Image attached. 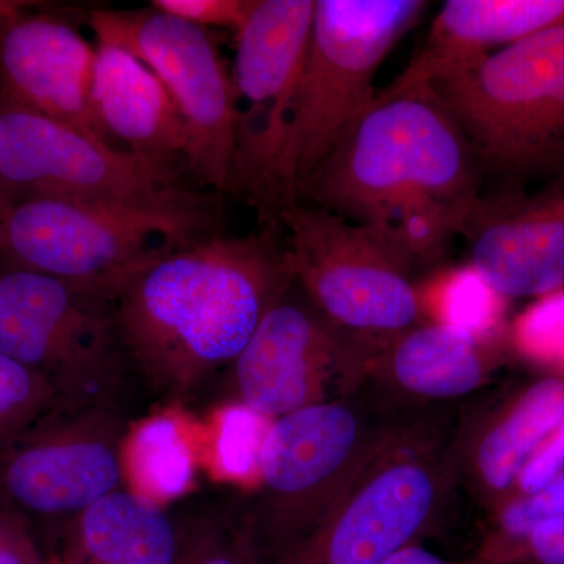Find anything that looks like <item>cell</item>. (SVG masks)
Segmentation results:
<instances>
[{
	"instance_id": "cell-1",
	"label": "cell",
	"mask_w": 564,
	"mask_h": 564,
	"mask_svg": "<svg viewBox=\"0 0 564 564\" xmlns=\"http://www.w3.org/2000/svg\"><path fill=\"white\" fill-rule=\"evenodd\" d=\"M280 231L207 237L144 263L115 288L118 340L152 391L187 400L236 361L292 284Z\"/></svg>"
},
{
	"instance_id": "cell-2",
	"label": "cell",
	"mask_w": 564,
	"mask_h": 564,
	"mask_svg": "<svg viewBox=\"0 0 564 564\" xmlns=\"http://www.w3.org/2000/svg\"><path fill=\"white\" fill-rule=\"evenodd\" d=\"M477 154L429 87L372 106L299 193L367 226L415 269L443 258L481 195Z\"/></svg>"
},
{
	"instance_id": "cell-3",
	"label": "cell",
	"mask_w": 564,
	"mask_h": 564,
	"mask_svg": "<svg viewBox=\"0 0 564 564\" xmlns=\"http://www.w3.org/2000/svg\"><path fill=\"white\" fill-rule=\"evenodd\" d=\"M218 193L185 184L121 202L0 204V269L29 270L111 295L133 270L217 236Z\"/></svg>"
},
{
	"instance_id": "cell-4",
	"label": "cell",
	"mask_w": 564,
	"mask_h": 564,
	"mask_svg": "<svg viewBox=\"0 0 564 564\" xmlns=\"http://www.w3.org/2000/svg\"><path fill=\"white\" fill-rule=\"evenodd\" d=\"M485 172L510 181L564 174V24L426 85Z\"/></svg>"
},
{
	"instance_id": "cell-5",
	"label": "cell",
	"mask_w": 564,
	"mask_h": 564,
	"mask_svg": "<svg viewBox=\"0 0 564 564\" xmlns=\"http://www.w3.org/2000/svg\"><path fill=\"white\" fill-rule=\"evenodd\" d=\"M423 0H315L284 180L296 203L307 180L375 101L389 52L421 20Z\"/></svg>"
},
{
	"instance_id": "cell-6",
	"label": "cell",
	"mask_w": 564,
	"mask_h": 564,
	"mask_svg": "<svg viewBox=\"0 0 564 564\" xmlns=\"http://www.w3.org/2000/svg\"><path fill=\"white\" fill-rule=\"evenodd\" d=\"M314 13L315 0H256L237 32L231 193L258 212L265 229H281V215L296 204L284 161Z\"/></svg>"
},
{
	"instance_id": "cell-7",
	"label": "cell",
	"mask_w": 564,
	"mask_h": 564,
	"mask_svg": "<svg viewBox=\"0 0 564 564\" xmlns=\"http://www.w3.org/2000/svg\"><path fill=\"white\" fill-rule=\"evenodd\" d=\"M393 433L345 399L274 419L259 452L261 491L247 510L263 564L325 518Z\"/></svg>"
},
{
	"instance_id": "cell-8",
	"label": "cell",
	"mask_w": 564,
	"mask_h": 564,
	"mask_svg": "<svg viewBox=\"0 0 564 564\" xmlns=\"http://www.w3.org/2000/svg\"><path fill=\"white\" fill-rule=\"evenodd\" d=\"M0 352L46 378L63 410L115 408L131 370L109 293L29 270H0Z\"/></svg>"
},
{
	"instance_id": "cell-9",
	"label": "cell",
	"mask_w": 564,
	"mask_h": 564,
	"mask_svg": "<svg viewBox=\"0 0 564 564\" xmlns=\"http://www.w3.org/2000/svg\"><path fill=\"white\" fill-rule=\"evenodd\" d=\"M281 229L293 281L334 325L381 343L415 326L413 265L380 234L306 203L281 215Z\"/></svg>"
},
{
	"instance_id": "cell-10",
	"label": "cell",
	"mask_w": 564,
	"mask_h": 564,
	"mask_svg": "<svg viewBox=\"0 0 564 564\" xmlns=\"http://www.w3.org/2000/svg\"><path fill=\"white\" fill-rule=\"evenodd\" d=\"M455 464L452 448H426L395 430L325 518L269 564L386 562L432 524Z\"/></svg>"
},
{
	"instance_id": "cell-11",
	"label": "cell",
	"mask_w": 564,
	"mask_h": 564,
	"mask_svg": "<svg viewBox=\"0 0 564 564\" xmlns=\"http://www.w3.org/2000/svg\"><path fill=\"white\" fill-rule=\"evenodd\" d=\"M98 43L135 55L162 82L185 131V166L203 187L231 193L236 109L231 70L206 29L152 9L91 10Z\"/></svg>"
},
{
	"instance_id": "cell-12",
	"label": "cell",
	"mask_w": 564,
	"mask_h": 564,
	"mask_svg": "<svg viewBox=\"0 0 564 564\" xmlns=\"http://www.w3.org/2000/svg\"><path fill=\"white\" fill-rule=\"evenodd\" d=\"M384 344L334 325L292 281L229 366L234 395L265 419L343 400Z\"/></svg>"
},
{
	"instance_id": "cell-13",
	"label": "cell",
	"mask_w": 564,
	"mask_h": 564,
	"mask_svg": "<svg viewBox=\"0 0 564 564\" xmlns=\"http://www.w3.org/2000/svg\"><path fill=\"white\" fill-rule=\"evenodd\" d=\"M184 170L110 147L63 122L0 101V204L31 198H141L184 184Z\"/></svg>"
},
{
	"instance_id": "cell-14",
	"label": "cell",
	"mask_w": 564,
	"mask_h": 564,
	"mask_svg": "<svg viewBox=\"0 0 564 564\" xmlns=\"http://www.w3.org/2000/svg\"><path fill=\"white\" fill-rule=\"evenodd\" d=\"M128 436L115 408L55 411L0 451V497L29 513L79 516L120 491Z\"/></svg>"
},
{
	"instance_id": "cell-15",
	"label": "cell",
	"mask_w": 564,
	"mask_h": 564,
	"mask_svg": "<svg viewBox=\"0 0 564 564\" xmlns=\"http://www.w3.org/2000/svg\"><path fill=\"white\" fill-rule=\"evenodd\" d=\"M470 265L502 299H543L564 288V174L536 192L510 185L480 195L462 234Z\"/></svg>"
},
{
	"instance_id": "cell-16",
	"label": "cell",
	"mask_w": 564,
	"mask_h": 564,
	"mask_svg": "<svg viewBox=\"0 0 564 564\" xmlns=\"http://www.w3.org/2000/svg\"><path fill=\"white\" fill-rule=\"evenodd\" d=\"M95 54L96 47L65 18L7 2L0 10V101L110 144L90 106Z\"/></svg>"
},
{
	"instance_id": "cell-17",
	"label": "cell",
	"mask_w": 564,
	"mask_h": 564,
	"mask_svg": "<svg viewBox=\"0 0 564 564\" xmlns=\"http://www.w3.org/2000/svg\"><path fill=\"white\" fill-rule=\"evenodd\" d=\"M564 24V0H447L410 65L375 98L426 87L452 70Z\"/></svg>"
},
{
	"instance_id": "cell-18",
	"label": "cell",
	"mask_w": 564,
	"mask_h": 564,
	"mask_svg": "<svg viewBox=\"0 0 564 564\" xmlns=\"http://www.w3.org/2000/svg\"><path fill=\"white\" fill-rule=\"evenodd\" d=\"M90 106L111 147L121 143L140 158L185 166L184 124L172 98L159 77L124 47L96 46Z\"/></svg>"
},
{
	"instance_id": "cell-19",
	"label": "cell",
	"mask_w": 564,
	"mask_h": 564,
	"mask_svg": "<svg viewBox=\"0 0 564 564\" xmlns=\"http://www.w3.org/2000/svg\"><path fill=\"white\" fill-rule=\"evenodd\" d=\"M564 422V377L527 386L481 426L467 447V473L488 505L502 507L534 452Z\"/></svg>"
},
{
	"instance_id": "cell-20",
	"label": "cell",
	"mask_w": 564,
	"mask_h": 564,
	"mask_svg": "<svg viewBox=\"0 0 564 564\" xmlns=\"http://www.w3.org/2000/svg\"><path fill=\"white\" fill-rule=\"evenodd\" d=\"M488 337L432 323L392 337L370 373L413 399L452 400L477 391L492 369Z\"/></svg>"
},
{
	"instance_id": "cell-21",
	"label": "cell",
	"mask_w": 564,
	"mask_h": 564,
	"mask_svg": "<svg viewBox=\"0 0 564 564\" xmlns=\"http://www.w3.org/2000/svg\"><path fill=\"white\" fill-rule=\"evenodd\" d=\"M181 529L140 494L104 497L77 516L69 549L80 564H174Z\"/></svg>"
},
{
	"instance_id": "cell-22",
	"label": "cell",
	"mask_w": 564,
	"mask_h": 564,
	"mask_svg": "<svg viewBox=\"0 0 564 564\" xmlns=\"http://www.w3.org/2000/svg\"><path fill=\"white\" fill-rule=\"evenodd\" d=\"M126 475L148 494L162 499L184 492L191 485L192 455L176 421L166 415L148 419L126 441Z\"/></svg>"
},
{
	"instance_id": "cell-23",
	"label": "cell",
	"mask_w": 564,
	"mask_h": 564,
	"mask_svg": "<svg viewBox=\"0 0 564 564\" xmlns=\"http://www.w3.org/2000/svg\"><path fill=\"white\" fill-rule=\"evenodd\" d=\"M174 564H263L247 510L210 514L181 527L180 554Z\"/></svg>"
},
{
	"instance_id": "cell-24",
	"label": "cell",
	"mask_w": 564,
	"mask_h": 564,
	"mask_svg": "<svg viewBox=\"0 0 564 564\" xmlns=\"http://www.w3.org/2000/svg\"><path fill=\"white\" fill-rule=\"evenodd\" d=\"M58 410L61 397L46 378L0 352V451Z\"/></svg>"
},
{
	"instance_id": "cell-25",
	"label": "cell",
	"mask_w": 564,
	"mask_h": 564,
	"mask_svg": "<svg viewBox=\"0 0 564 564\" xmlns=\"http://www.w3.org/2000/svg\"><path fill=\"white\" fill-rule=\"evenodd\" d=\"M564 514V473L529 496L514 497L499 507L494 533L474 564H510L533 529Z\"/></svg>"
},
{
	"instance_id": "cell-26",
	"label": "cell",
	"mask_w": 564,
	"mask_h": 564,
	"mask_svg": "<svg viewBox=\"0 0 564 564\" xmlns=\"http://www.w3.org/2000/svg\"><path fill=\"white\" fill-rule=\"evenodd\" d=\"M434 292L433 304L441 318L437 323L481 337L488 336L494 328L502 296L497 295L473 269L445 278Z\"/></svg>"
},
{
	"instance_id": "cell-27",
	"label": "cell",
	"mask_w": 564,
	"mask_h": 564,
	"mask_svg": "<svg viewBox=\"0 0 564 564\" xmlns=\"http://www.w3.org/2000/svg\"><path fill=\"white\" fill-rule=\"evenodd\" d=\"M513 337L527 358L564 367V288L525 311L516 322Z\"/></svg>"
},
{
	"instance_id": "cell-28",
	"label": "cell",
	"mask_w": 564,
	"mask_h": 564,
	"mask_svg": "<svg viewBox=\"0 0 564 564\" xmlns=\"http://www.w3.org/2000/svg\"><path fill=\"white\" fill-rule=\"evenodd\" d=\"M256 0H152L150 7L198 28H225L239 32Z\"/></svg>"
},
{
	"instance_id": "cell-29",
	"label": "cell",
	"mask_w": 564,
	"mask_h": 564,
	"mask_svg": "<svg viewBox=\"0 0 564 564\" xmlns=\"http://www.w3.org/2000/svg\"><path fill=\"white\" fill-rule=\"evenodd\" d=\"M563 473L564 422L544 441L543 445L534 452L532 458L525 464L508 500L536 492L538 489L551 484Z\"/></svg>"
},
{
	"instance_id": "cell-30",
	"label": "cell",
	"mask_w": 564,
	"mask_h": 564,
	"mask_svg": "<svg viewBox=\"0 0 564 564\" xmlns=\"http://www.w3.org/2000/svg\"><path fill=\"white\" fill-rule=\"evenodd\" d=\"M247 408H234L226 417H223L221 429V456L223 464L229 474H243L251 466L252 452V433H254L256 423L251 422L254 417Z\"/></svg>"
},
{
	"instance_id": "cell-31",
	"label": "cell",
	"mask_w": 564,
	"mask_h": 564,
	"mask_svg": "<svg viewBox=\"0 0 564 564\" xmlns=\"http://www.w3.org/2000/svg\"><path fill=\"white\" fill-rule=\"evenodd\" d=\"M510 564H564V514L533 529Z\"/></svg>"
},
{
	"instance_id": "cell-32",
	"label": "cell",
	"mask_w": 564,
	"mask_h": 564,
	"mask_svg": "<svg viewBox=\"0 0 564 564\" xmlns=\"http://www.w3.org/2000/svg\"><path fill=\"white\" fill-rule=\"evenodd\" d=\"M31 541L21 525L0 514V564H39Z\"/></svg>"
},
{
	"instance_id": "cell-33",
	"label": "cell",
	"mask_w": 564,
	"mask_h": 564,
	"mask_svg": "<svg viewBox=\"0 0 564 564\" xmlns=\"http://www.w3.org/2000/svg\"><path fill=\"white\" fill-rule=\"evenodd\" d=\"M381 564H474V562H451V560L444 558V556L434 554V552L429 551V549L422 547L421 544L414 543L406 545L402 551L389 556V558Z\"/></svg>"
},
{
	"instance_id": "cell-34",
	"label": "cell",
	"mask_w": 564,
	"mask_h": 564,
	"mask_svg": "<svg viewBox=\"0 0 564 564\" xmlns=\"http://www.w3.org/2000/svg\"><path fill=\"white\" fill-rule=\"evenodd\" d=\"M39 564H80L77 556L73 554V551L68 547V551L65 552L62 556H57V558H52L50 562Z\"/></svg>"
},
{
	"instance_id": "cell-35",
	"label": "cell",
	"mask_w": 564,
	"mask_h": 564,
	"mask_svg": "<svg viewBox=\"0 0 564 564\" xmlns=\"http://www.w3.org/2000/svg\"><path fill=\"white\" fill-rule=\"evenodd\" d=\"M2 7H3V2H0V10H2Z\"/></svg>"
},
{
	"instance_id": "cell-36",
	"label": "cell",
	"mask_w": 564,
	"mask_h": 564,
	"mask_svg": "<svg viewBox=\"0 0 564 564\" xmlns=\"http://www.w3.org/2000/svg\"><path fill=\"white\" fill-rule=\"evenodd\" d=\"M0 270H2V269H0Z\"/></svg>"
}]
</instances>
